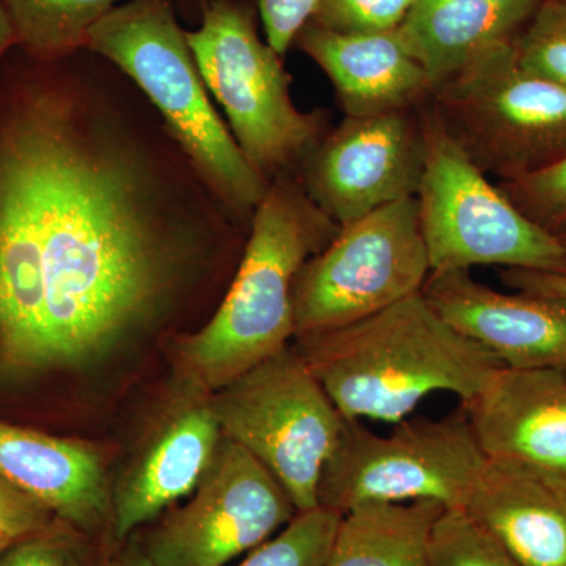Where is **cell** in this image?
I'll return each mask as SVG.
<instances>
[{"instance_id": "cell-33", "label": "cell", "mask_w": 566, "mask_h": 566, "mask_svg": "<svg viewBox=\"0 0 566 566\" xmlns=\"http://www.w3.org/2000/svg\"><path fill=\"white\" fill-rule=\"evenodd\" d=\"M17 46V33L11 24L9 10L6 2L0 0V62L6 57L10 48Z\"/></svg>"}, {"instance_id": "cell-20", "label": "cell", "mask_w": 566, "mask_h": 566, "mask_svg": "<svg viewBox=\"0 0 566 566\" xmlns=\"http://www.w3.org/2000/svg\"><path fill=\"white\" fill-rule=\"evenodd\" d=\"M446 506L365 502L342 515L323 566H430V539Z\"/></svg>"}, {"instance_id": "cell-10", "label": "cell", "mask_w": 566, "mask_h": 566, "mask_svg": "<svg viewBox=\"0 0 566 566\" xmlns=\"http://www.w3.org/2000/svg\"><path fill=\"white\" fill-rule=\"evenodd\" d=\"M297 510L264 465L222 434L191 501L148 536L155 566H223L292 523Z\"/></svg>"}, {"instance_id": "cell-17", "label": "cell", "mask_w": 566, "mask_h": 566, "mask_svg": "<svg viewBox=\"0 0 566 566\" xmlns=\"http://www.w3.org/2000/svg\"><path fill=\"white\" fill-rule=\"evenodd\" d=\"M523 566H566V490L490 460L464 506Z\"/></svg>"}, {"instance_id": "cell-32", "label": "cell", "mask_w": 566, "mask_h": 566, "mask_svg": "<svg viewBox=\"0 0 566 566\" xmlns=\"http://www.w3.org/2000/svg\"><path fill=\"white\" fill-rule=\"evenodd\" d=\"M175 10L181 21L191 25H199L202 21L205 10H207L210 0H172Z\"/></svg>"}, {"instance_id": "cell-18", "label": "cell", "mask_w": 566, "mask_h": 566, "mask_svg": "<svg viewBox=\"0 0 566 566\" xmlns=\"http://www.w3.org/2000/svg\"><path fill=\"white\" fill-rule=\"evenodd\" d=\"M41 252L17 167L0 140V353L21 367H43Z\"/></svg>"}, {"instance_id": "cell-14", "label": "cell", "mask_w": 566, "mask_h": 566, "mask_svg": "<svg viewBox=\"0 0 566 566\" xmlns=\"http://www.w3.org/2000/svg\"><path fill=\"white\" fill-rule=\"evenodd\" d=\"M293 44L326 73L349 117L419 109L433 95V82L397 29L340 33L307 22Z\"/></svg>"}, {"instance_id": "cell-4", "label": "cell", "mask_w": 566, "mask_h": 566, "mask_svg": "<svg viewBox=\"0 0 566 566\" xmlns=\"http://www.w3.org/2000/svg\"><path fill=\"white\" fill-rule=\"evenodd\" d=\"M256 17L251 0H210L200 24L186 33L234 140L271 182L296 174L331 126L327 112L294 104L292 76L259 35Z\"/></svg>"}, {"instance_id": "cell-5", "label": "cell", "mask_w": 566, "mask_h": 566, "mask_svg": "<svg viewBox=\"0 0 566 566\" xmlns=\"http://www.w3.org/2000/svg\"><path fill=\"white\" fill-rule=\"evenodd\" d=\"M424 167L417 202L431 273L475 266L566 274L556 234L517 210L468 155L430 104L420 107Z\"/></svg>"}, {"instance_id": "cell-12", "label": "cell", "mask_w": 566, "mask_h": 566, "mask_svg": "<svg viewBox=\"0 0 566 566\" xmlns=\"http://www.w3.org/2000/svg\"><path fill=\"white\" fill-rule=\"evenodd\" d=\"M422 294L457 333L513 370L566 368V300L502 293L471 271L430 273Z\"/></svg>"}, {"instance_id": "cell-16", "label": "cell", "mask_w": 566, "mask_h": 566, "mask_svg": "<svg viewBox=\"0 0 566 566\" xmlns=\"http://www.w3.org/2000/svg\"><path fill=\"white\" fill-rule=\"evenodd\" d=\"M221 438L210 401L178 412L118 488L112 502V526L117 538H126L193 493Z\"/></svg>"}, {"instance_id": "cell-26", "label": "cell", "mask_w": 566, "mask_h": 566, "mask_svg": "<svg viewBox=\"0 0 566 566\" xmlns=\"http://www.w3.org/2000/svg\"><path fill=\"white\" fill-rule=\"evenodd\" d=\"M417 0H319L308 22L340 33L394 31Z\"/></svg>"}, {"instance_id": "cell-1", "label": "cell", "mask_w": 566, "mask_h": 566, "mask_svg": "<svg viewBox=\"0 0 566 566\" xmlns=\"http://www.w3.org/2000/svg\"><path fill=\"white\" fill-rule=\"evenodd\" d=\"M297 338V353L346 420L406 419L427 395L476 397L502 367L422 292L360 322Z\"/></svg>"}, {"instance_id": "cell-7", "label": "cell", "mask_w": 566, "mask_h": 566, "mask_svg": "<svg viewBox=\"0 0 566 566\" xmlns=\"http://www.w3.org/2000/svg\"><path fill=\"white\" fill-rule=\"evenodd\" d=\"M488 457L463 406L442 419L400 420L375 434L346 420L319 483V506L338 515L365 502L434 501L464 509Z\"/></svg>"}, {"instance_id": "cell-9", "label": "cell", "mask_w": 566, "mask_h": 566, "mask_svg": "<svg viewBox=\"0 0 566 566\" xmlns=\"http://www.w3.org/2000/svg\"><path fill=\"white\" fill-rule=\"evenodd\" d=\"M431 273L417 197L379 208L308 259L293 286L294 337L327 333L422 292Z\"/></svg>"}, {"instance_id": "cell-25", "label": "cell", "mask_w": 566, "mask_h": 566, "mask_svg": "<svg viewBox=\"0 0 566 566\" xmlns=\"http://www.w3.org/2000/svg\"><path fill=\"white\" fill-rule=\"evenodd\" d=\"M499 188L546 232L558 234L566 230V158L526 177L501 181Z\"/></svg>"}, {"instance_id": "cell-27", "label": "cell", "mask_w": 566, "mask_h": 566, "mask_svg": "<svg viewBox=\"0 0 566 566\" xmlns=\"http://www.w3.org/2000/svg\"><path fill=\"white\" fill-rule=\"evenodd\" d=\"M80 531L62 523L50 524L35 534L18 539L0 553V566H88L74 536ZM82 534V532H81Z\"/></svg>"}, {"instance_id": "cell-37", "label": "cell", "mask_w": 566, "mask_h": 566, "mask_svg": "<svg viewBox=\"0 0 566 566\" xmlns=\"http://www.w3.org/2000/svg\"><path fill=\"white\" fill-rule=\"evenodd\" d=\"M565 375H566V368H565Z\"/></svg>"}, {"instance_id": "cell-31", "label": "cell", "mask_w": 566, "mask_h": 566, "mask_svg": "<svg viewBox=\"0 0 566 566\" xmlns=\"http://www.w3.org/2000/svg\"><path fill=\"white\" fill-rule=\"evenodd\" d=\"M515 28L538 9V0H490Z\"/></svg>"}, {"instance_id": "cell-19", "label": "cell", "mask_w": 566, "mask_h": 566, "mask_svg": "<svg viewBox=\"0 0 566 566\" xmlns=\"http://www.w3.org/2000/svg\"><path fill=\"white\" fill-rule=\"evenodd\" d=\"M515 29L490 0H417L397 33L436 88L512 41Z\"/></svg>"}, {"instance_id": "cell-2", "label": "cell", "mask_w": 566, "mask_h": 566, "mask_svg": "<svg viewBox=\"0 0 566 566\" xmlns=\"http://www.w3.org/2000/svg\"><path fill=\"white\" fill-rule=\"evenodd\" d=\"M338 232L340 227L312 202L296 174L270 182L221 303L181 346L193 386L218 392L289 348L296 275Z\"/></svg>"}, {"instance_id": "cell-11", "label": "cell", "mask_w": 566, "mask_h": 566, "mask_svg": "<svg viewBox=\"0 0 566 566\" xmlns=\"http://www.w3.org/2000/svg\"><path fill=\"white\" fill-rule=\"evenodd\" d=\"M420 107L345 115L305 156L297 178L312 202L338 227L417 197L424 167Z\"/></svg>"}, {"instance_id": "cell-13", "label": "cell", "mask_w": 566, "mask_h": 566, "mask_svg": "<svg viewBox=\"0 0 566 566\" xmlns=\"http://www.w3.org/2000/svg\"><path fill=\"white\" fill-rule=\"evenodd\" d=\"M463 409L490 460L566 490L565 370L501 367Z\"/></svg>"}, {"instance_id": "cell-29", "label": "cell", "mask_w": 566, "mask_h": 566, "mask_svg": "<svg viewBox=\"0 0 566 566\" xmlns=\"http://www.w3.org/2000/svg\"><path fill=\"white\" fill-rule=\"evenodd\" d=\"M51 520L46 506L0 479V547L50 526Z\"/></svg>"}, {"instance_id": "cell-24", "label": "cell", "mask_w": 566, "mask_h": 566, "mask_svg": "<svg viewBox=\"0 0 566 566\" xmlns=\"http://www.w3.org/2000/svg\"><path fill=\"white\" fill-rule=\"evenodd\" d=\"M513 50L523 69L566 87V0L539 3Z\"/></svg>"}, {"instance_id": "cell-35", "label": "cell", "mask_w": 566, "mask_h": 566, "mask_svg": "<svg viewBox=\"0 0 566 566\" xmlns=\"http://www.w3.org/2000/svg\"><path fill=\"white\" fill-rule=\"evenodd\" d=\"M556 237L558 238V241H560L562 245H564L566 251V230H564V232L562 233L556 234Z\"/></svg>"}, {"instance_id": "cell-3", "label": "cell", "mask_w": 566, "mask_h": 566, "mask_svg": "<svg viewBox=\"0 0 566 566\" xmlns=\"http://www.w3.org/2000/svg\"><path fill=\"white\" fill-rule=\"evenodd\" d=\"M186 32L172 0H126L92 29L87 48L139 87L205 180L251 222L270 181L212 104Z\"/></svg>"}, {"instance_id": "cell-36", "label": "cell", "mask_w": 566, "mask_h": 566, "mask_svg": "<svg viewBox=\"0 0 566 566\" xmlns=\"http://www.w3.org/2000/svg\"><path fill=\"white\" fill-rule=\"evenodd\" d=\"M3 549H6V547H0V553H2Z\"/></svg>"}, {"instance_id": "cell-30", "label": "cell", "mask_w": 566, "mask_h": 566, "mask_svg": "<svg viewBox=\"0 0 566 566\" xmlns=\"http://www.w3.org/2000/svg\"><path fill=\"white\" fill-rule=\"evenodd\" d=\"M501 279L506 286L517 292L545 294V296L566 300V274L505 268L501 271Z\"/></svg>"}, {"instance_id": "cell-23", "label": "cell", "mask_w": 566, "mask_h": 566, "mask_svg": "<svg viewBox=\"0 0 566 566\" xmlns=\"http://www.w3.org/2000/svg\"><path fill=\"white\" fill-rule=\"evenodd\" d=\"M430 566H523L464 509H444L430 539Z\"/></svg>"}, {"instance_id": "cell-21", "label": "cell", "mask_w": 566, "mask_h": 566, "mask_svg": "<svg viewBox=\"0 0 566 566\" xmlns=\"http://www.w3.org/2000/svg\"><path fill=\"white\" fill-rule=\"evenodd\" d=\"M17 46L35 59H57L87 48L88 33L118 0H3Z\"/></svg>"}, {"instance_id": "cell-28", "label": "cell", "mask_w": 566, "mask_h": 566, "mask_svg": "<svg viewBox=\"0 0 566 566\" xmlns=\"http://www.w3.org/2000/svg\"><path fill=\"white\" fill-rule=\"evenodd\" d=\"M319 0H253L264 39L277 54H286L294 39L318 9Z\"/></svg>"}, {"instance_id": "cell-34", "label": "cell", "mask_w": 566, "mask_h": 566, "mask_svg": "<svg viewBox=\"0 0 566 566\" xmlns=\"http://www.w3.org/2000/svg\"><path fill=\"white\" fill-rule=\"evenodd\" d=\"M117 566H155L153 565V562L150 558L145 556V553H137L132 554V556H128L125 558V560H122L120 564Z\"/></svg>"}, {"instance_id": "cell-6", "label": "cell", "mask_w": 566, "mask_h": 566, "mask_svg": "<svg viewBox=\"0 0 566 566\" xmlns=\"http://www.w3.org/2000/svg\"><path fill=\"white\" fill-rule=\"evenodd\" d=\"M427 103L465 155L502 181L566 158V87L523 69L513 40L436 87Z\"/></svg>"}, {"instance_id": "cell-15", "label": "cell", "mask_w": 566, "mask_h": 566, "mask_svg": "<svg viewBox=\"0 0 566 566\" xmlns=\"http://www.w3.org/2000/svg\"><path fill=\"white\" fill-rule=\"evenodd\" d=\"M0 479L82 534L112 521L102 457L85 442L0 422Z\"/></svg>"}, {"instance_id": "cell-22", "label": "cell", "mask_w": 566, "mask_h": 566, "mask_svg": "<svg viewBox=\"0 0 566 566\" xmlns=\"http://www.w3.org/2000/svg\"><path fill=\"white\" fill-rule=\"evenodd\" d=\"M340 517L324 506L297 513L292 523L251 551L238 566H323Z\"/></svg>"}, {"instance_id": "cell-8", "label": "cell", "mask_w": 566, "mask_h": 566, "mask_svg": "<svg viewBox=\"0 0 566 566\" xmlns=\"http://www.w3.org/2000/svg\"><path fill=\"white\" fill-rule=\"evenodd\" d=\"M223 436L281 483L297 513L319 506L324 465L345 419L300 353L286 348L210 400Z\"/></svg>"}]
</instances>
